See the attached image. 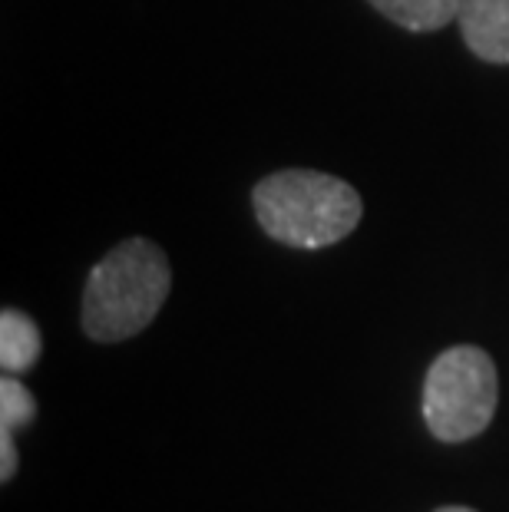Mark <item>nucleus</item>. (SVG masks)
Returning a JSON list of instances; mask_svg holds the SVG:
<instances>
[{"instance_id": "obj_7", "label": "nucleus", "mask_w": 509, "mask_h": 512, "mask_svg": "<svg viewBox=\"0 0 509 512\" xmlns=\"http://www.w3.org/2000/svg\"><path fill=\"white\" fill-rule=\"evenodd\" d=\"M384 17L407 30H440L460 14V0H371Z\"/></svg>"}, {"instance_id": "obj_4", "label": "nucleus", "mask_w": 509, "mask_h": 512, "mask_svg": "<svg viewBox=\"0 0 509 512\" xmlns=\"http://www.w3.org/2000/svg\"><path fill=\"white\" fill-rule=\"evenodd\" d=\"M457 20L476 57L509 63V0H460Z\"/></svg>"}, {"instance_id": "obj_3", "label": "nucleus", "mask_w": 509, "mask_h": 512, "mask_svg": "<svg viewBox=\"0 0 509 512\" xmlns=\"http://www.w3.org/2000/svg\"><path fill=\"white\" fill-rule=\"evenodd\" d=\"M496 364L480 347L460 344L443 351L427 370L424 420L443 443L473 440L490 427L496 413Z\"/></svg>"}, {"instance_id": "obj_5", "label": "nucleus", "mask_w": 509, "mask_h": 512, "mask_svg": "<svg viewBox=\"0 0 509 512\" xmlns=\"http://www.w3.org/2000/svg\"><path fill=\"white\" fill-rule=\"evenodd\" d=\"M34 417H37L34 394H30L14 374H4V380H0V479H4V483L14 479L17 473L14 433L30 427Z\"/></svg>"}, {"instance_id": "obj_2", "label": "nucleus", "mask_w": 509, "mask_h": 512, "mask_svg": "<svg viewBox=\"0 0 509 512\" xmlns=\"http://www.w3.org/2000/svg\"><path fill=\"white\" fill-rule=\"evenodd\" d=\"M255 215L275 242L291 248H328L361 222V195L328 172L288 169L258 182Z\"/></svg>"}, {"instance_id": "obj_8", "label": "nucleus", "mask_w": 509, "mask_h": 512, "mask_svg": "<svg viewBox=\"0 0 509 512\" xmlns=\"http://www.w3.org/2000/svg\"><path fill=\"white\" fill-rule=\"evenodd\" d=\"M437 512H476V509H467V506H443Z\"/></svg>"}, {"instance_id": "obj_1", "label": "nucleus", "mask_w": 509, "mask_h": 512, "mask_svg": "<svg viewBox=\"0 0 509 512\" xmlns=\"http://www.w3.org/2000/svg\"><path fill=\"white\" fill-rule=\"evenodd\" d=\"M172 288L169 261L146 238H129L90 271L83 294V331L113 344L153 324Z\"/></svg>"}, {"instance_id": "obj_6", "label": "nucleus", "mask_w": 509, "mask_h": 512, "mask_svg": "<svg viewBox=\"0 0 509 512\" xmlns=\"http://www.w3.org/2000/svg\"><path fill=\"white\" fill-rule=\"evenodd\" d=\"M40 357V331L24 311L0 314V367L4 374H24Z\"/></svg>"}]
</instances>
